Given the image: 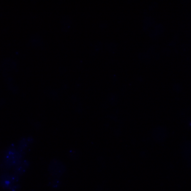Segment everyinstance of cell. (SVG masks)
Segmentation results:
<instances>
[{"instance_id":"cell-1","label":"cell","mask_w":191,"mask_h":191,"mask_svg":"<svg viewBox=\"0 0 191 191\" xmlns=\"http://www.w3.org/2000/svg\"><path fill=\"white\" fill-rule=\"evenodd\" d=\"M19 178L13 174L10 175L4 173L0 177V186L9 191H16L20 188V185L18 184Z\"/></svg>"},{"instance_id":"cell-2","label":"cell","mask_w":191,"mask_h":191,"mask_svg":"<svg viewBox=\"0 0 191 191\" xmlns=\"http://www.w3.org/2000/svg\"><path fill=\"white\" fill-rule=\"evenodd\" d=\"M66 170V167L63 162L56 159L51 160L48 167V171L50 175L55 178H59L63 176Z\"/></svg>"},{"instance_id":"cell-3","label":"cell","mask_w":191,"mask_h":191,"mask_svg":"<svg viewBox=\"0 0 191 191\" xmlns=\"http://www.w3.org/2000/svg\"><path fill=\"white\" fill-rule=\"evenodd\" d=\"M29 165V161L27 160H23L21 162L16 165L13 168V174L16 175V176L20 177L21 176L25 173V172L28 168Z\"/></svg>"},{"instance_id":"cell-4","label":"cell","mask_w":191,"mask_h":191,"mask_svg":"<svg viewBox=\"0 0 191 191\" xmlns=\"http://www.w3.org/2000/svg\"><path fill=\"white\" fill-rule=\"evenodd\" d=\"M33 141V139L31 137H27L22 139L20 141V142H19L16 149L19 152L22 153L23 154H25V152L26 151L27 149L29 148V146H30Z\"/></svg>"}]
</instances>
